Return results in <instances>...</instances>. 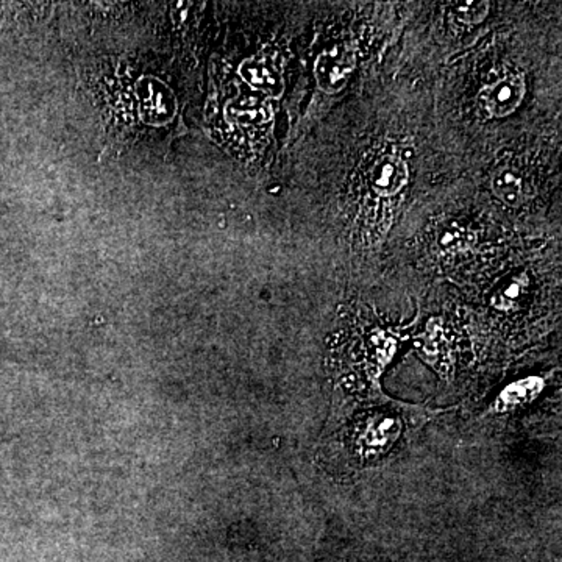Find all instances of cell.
<instances>
[{
  "label": "cell",
  "mask_w": 562,
  "mask_h": 562,
  "mask_svg": "<svg viewBox=\"0 0 562 562\" xmlns=\"http://www.w3.org/2000/svg\"><path fill=\"white\" fill-rule=\"evenodd\" d=\"M525 97V80L519 74H505L482 88V100L494 118H507L519 108Z\"/></svg>",
  "instance_id": "3"
},
{
  "label": "cell",
  "mask_w": 562,
  "mask_h": 562,
  "mask_svg": "<svg viewBox=\"0 0 562 562\" xmlns=\"http://www.w3.org/2000/svg\"><path fill=\"white\" fill-rule=\"evenodd\" d=\"M544 382L541 378H526L520 383L511 384L507 390L501 392L497 402V408L513 409L517 405L532 400L533 397L542 390Z\"/></svg>",
  "instance_id": "6"
},
{
  "label": "cell",
  "mask_w": 562,
  "mask_h": 562,
  "mask_svg": "<svg viewBox=\"0 0 562 562\" xmlns=\"http://www.w3.org/2000/svg\"><path fill=\"white\" fill-rule=\"evenodd\" d=\"M356 66V54L350 46H336L322 52L315 63L317 87L323 93L336 94L344 89Z\"/></svg>",
  "instance_id": "2"
},
{
  "label": "cell",
  "mask_w": 562,
  "mask_h": 562,
  "mask_svg": "<svg viewBox=\"0 0 562 562\" xmlns=\"http://www.w3.org/2000/svg\"><path fill=\"white\" fill-rule=\"evenodd\" d=\"M352 432L348 440L353 453L359 459H372L390 450L402 432V424L396 415L377 413L365 415Z\"/></svg>",
  "instance_id": "1"
},
{
  "label": "cell",
  "mask_w": 562,
  "mask_h": 562,
  "mask_svg": "<svg viewBox=\"0 0 562 562\" xmlns=\"http://www.w3.org/2000/svg\"><path fill=\"white\" fill-rule=\"evenodd\" d=\"M408 179V166L397 155H383L372 166L371 185L382 196H394L402 191Z\"/></svg>",
  "instance_id": "4"
},
{
  "label": "cell",
  "mask_w": 562,
  "mask_h": 562,
  "mask_svg": "<svg viewBox=\"0 0 562 562\" xmlns=\"http://www.w3.org/2000/svg\"><path fill=\"white\" fill-rule=\"evenodd\" d=\"M453 10L457 19L466 24H480L489 13V4L488 2H474V0L457 2Z\"/></svg>",
  "instance_id": "7"
},
{
  "label": "cell",
  "mask_w": 562,
  "mask_h": 562,
  "mask_svg": "<svg viewBox=\"0 0 562 562\" xmlns=\"http://www.w3.org/2000/svg\"><path fill=\"white\" fill-rule=\"evenodd\" d=\"M526 284H528V280H526L525 275H522L519 279L513 280L511 283L507 284L505 289L501 290L500 296L495 298L497 308H511L514 303H516V300L519 298L520 294L525 289Z\"/></svg>",
  "instance_id": "9"
},
{
  "label": "cell",
  "mask_w": 562,
  "mask_h": 562,
  "mask_svg": "<svg viewBox=\"0 0 562 562\" xmlns=\"http://www.w3.org/2000/svg\"><path fill=\"white\" fill-rule=\"evenodd\" d=\"M439 246L449 250V252H459L464 248L469 247L470 233L469 230L461 229V227H449L440 231L439 235Z\"/></svg>",
  "instance_id": "8"
},
{
  "label": "cell",
  "mask_w": 562,
  "mask_h": 562,
  "mask_svg": "<svg viewBox=\"0 0 562 562\" xmlns=\"http://www.w3.org/2000/svg\"><path fill=\"white\" fill-rule=\"evenodd\" d=\"M492 191L503 204L511 206H519L528 198L525 181L519 173L511 169H503L500 172L495 173L492 179Z\"/></svg>",
  "instance_id": "5"
}]
</instances>
